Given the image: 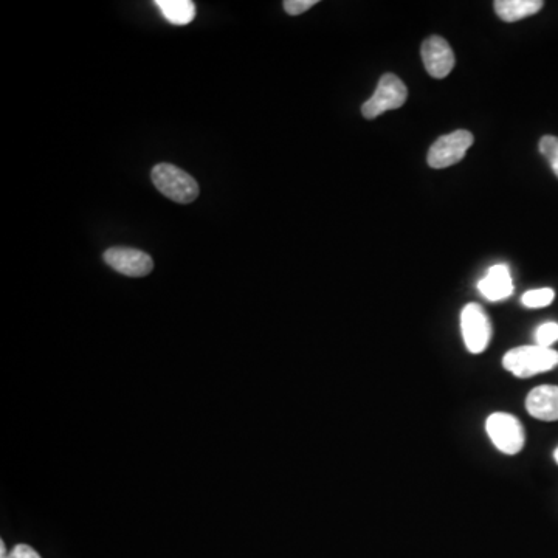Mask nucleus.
I'll return each instance as SVG.
<instances>
[{
  "label": "nucleus",
  "instance_id": "nucleus-4",
  "mask_svg": "<svg viewBox=\"0 0 558 558\" xmlns=\"http://www.w3.org/2000/svg\"><path fill=\"white\" fill-rule=\"evenodd\" d=\"M486 431L490 441L504 455H517L523 450L526 434L521 422L512 414H490L486 421Z\"/></svg>",
  "mask_w": 558,
  "mask_h": 558
},
{
  "label": "nucleus",
  "instance_id": "nucleus-12",
  "mask_svg": "<svg viewBox=\"0 0 558 558\" xmlns=\"http://www.w3.org/2000/svg\"><path fill=\"white\" fill-rule=\"evenodd\" d=\"M155 5L160 8L166 21L174 25H186L196 18V5L190 0H157Z\"/></svg>",
  "mask_w": 558,
  "mask_h": 558
},
{
  "label": "nucleus",
  "instance_id": "nucleus-6",
  "mask_svg": "<svg viewBox=\"0 0 558 558\" xmlns=\"http://www.w3.org/2000/svg\"><path fill=\"white\" fill-rule=\"evenodd\" d=\"M472 145L473 135L469 131H464V129H459L452 134L442 135L428 151V165L434 169L456 165L464 159Z\"/></svg>",
  "mask_w": 558,
  "mask_h": 558
},
{
  "label": "nucleus",
  "instance_id": "nucleus-5",
  "mask_svg": "<svg viewBox=\"0 0 558 558\" xmlns=\"http://www.w3.org/2000/svg\"><path fill=\"white\" fill-rule=\"evenodd\" d=\"M461 331L465 348L472 354L486 351L492 340V323L486 310L479 304L470 303L461 312Z\"/></svg>",
  "mask_w": 558,
  "mask_h": 558
},
{
  "label": "nucleus",
  "instance_id": "nucleus-17",
  "mask_svg": "<svg viewBox=\"0 0 558 558\" xmlns=\"http://www.w3.org/2000/svg\"><path fill=\"white\" fill-rule=\"evenodd\" d=\"M8 558H41V555L28 545L14 546L13 551L8 554Z\"/></svg>",
  "mask_w": 558,
  "mask_h": 558
},
{
  "label": "nucleus",
  "instance_id": "nucleus-18",
  "mask_svg": "<svg viewBox=\"0 0 558 558\" xmlns=\"http://www.w3.org/2000/svg\"><path fill=\"white\" fill-rule=\"evenodd\" d=\"M7 548H5V541H0V558H8Z\"/></svg>",
  "mask_w": 558,
  "mask_h": 558
},
{
  "label": "nucleus",
  "instance_id": "nucleus-16",
  "mask_svg": "<svg viewBox=\"0 0 558 558\" xmlns=\"http://www.w3.org/2000/svg\"><path fill=\"white\" fill-rule=\"evenodd\" d=\"M284 10L290 16H300V14L306 13L310 8L317 5V0H286L284 2Z\"/></svg>",
  "mask_w": 558,
  "mask_h": 558
},
{
  "label": "nucleus",
  "instance_id": "nucleus-8",
  "mask_svg": "<svg viewBox=\"0 0 558 558\" xmlns=\"http://www.w3.org/2000/svg\"><path fill=\"white\" fill-rule=\"evenodd\" d=\"M422 61H424L428 75L433 76L436 80H442L445 76L450 75L455 67L456 59L452 47L444 38L430 36L422 44Z\"/></svg>",
  "mask_w": 558,
  "mask_h": 558
},
{
  "label": "nucleus",
  "instance_id": "nucleus-14",
  "mask_svg": "<svg viewBox=\"0 0 558 558\" xmlns=\"http://www.w3.org/2000/svg\"><path fill=\"white\" fill-rule=\"evenodd\" d=\"M540 152L541 155L548 160L555 176L558 177V137H554V135H545V137L541 138Z\"/></svg>",
  "mask_w": 558,
  "mask_h": 558
},
{
  "label": "nucleus",
  "instance_id": "nucleus-9",
  "mask_svg": "<svg viewBox=\"0 0 558 558\" xmlns=\"http://www.w3.org/2000/svg\"><path fill=\"white\" fill-rule=\"evenodd\" d=\"M526 410L538 421H558V386L541 385L534 388L527 396Z\"/></svg>",
  "mask_w": 558,
  "mask_h": 558
},
{
  "label": "nucleus",
  "instance_id": "nucleus-3",
  "mask_svg": "<svg viewBox=\"0 0 558 558\" xmlns=\"http://www.w3.org/2000/svg\"><path fill=\"white\" fill-rule=\"evenodd\" d=\"M408 98V89L399 76L385 73L377 84L376 92L362 106L363 117L374 120L388 111L399 109Z\"/></svg>",
  "mask_w": 558,
  "mask_h": 558
},
{
  "label": "nucleus",
  "instance_id": "nucleus-11",
  "mask_svg": "<svg viewBox=\"0 0 558 558\" xmlns=\"http://www.w3.org/2000/svg\"><path fill=\"white\" fill-rule=\"evenodd\" d=\"M495 13L504 22H517L534 16L543 8L541 0H496Z\"/></svg>",
  "mask_w": 558,
  "mask_h": 558
},
{
  "label": "nucleus",
  "instance_id": "nucleus-13",
  "mask_svg": "<svg viewBox=\"0 0 558 558\" xmlns=\"http://www.w3.org/2000/svg\"><path fill=\"white\" fill-rule=\"evenodd\" d=\"M555 300V292L552 289H535L524 293L521 303L529 309H541L549 306Z\"/></svg>",
  "mask_w": 558,
  "mask_h": 558
},
{
  "label": "nucleus",
  "instance_id": "nucleus-7",
  "mask_svg": "<svg viewBox=\"0 0 558 558\" xmlns=\"http://www.w3.org/2000/svg\"><path fill=\"white\" fill-rule=\"evenodd\" d=\"M107 266L112 267L115 272L131 278H143L154 269V262L148 253L129 247H112L103 255Z\"/></svg>",
  "mask_w": 558,
  "mask_h": 558
},
{
  "label": "nucleus",
  "instance_id": "nucleus-1",
  "mask_svg": "<svg viewBox=\"0 0 558 558\" xmlns=\"http://www.w3.org/2000/svg\"><path fill=\"white\" fill-rule=\"evenodd\" d=\"M558 365V352L541 346H520L504 355L503 366L518 379L537 376Z\"/></svg>",
  "mask_w": 558,
  "mask_h": 558
},
{
  "label": "nucleus",
  "instance_id": "nucleus-15",
  "mask_svg": "<svg viewBox=\"0 0 558 558\" xmlns=\"http://www.w3.org/2000/svg\"><path fill=\"white\" fill-rule=\"evenodd\" d=\"M535 341L541 348H551L555 341H558V323L555 321H548L538 326L535 331Z\"/></svg>",
  "mask_w": 558,
  "mask_h": 558
},
{
  "label": "nucleus",
  "instance_id": "nucleus-19",
  "mask_svg": "<svg viewBox=\"0 0 558 558\" xmlns=\"http://www.w3.org/2000/svg\"><path fill=\"white\" fill-rule=\"evenodd\" d=\"M554 459H555V462H557V464H558V448L554 452Z\"/></svg>",
  "mask_w": 558,
  "mask_h": 558
},
{
  "label": "nucleus",
  "instance_id": "nucleus-2",
  "mask_svg": "<svg viewBox=\"0 0 558 558\" xmlns=\"http://www.w3.org/2000/svg\"><path fill=\"white\" fill-rule=\"evenodd\" d=\"M151 179L155 188L163 196L177 202V204H191L199 196V185H197L196 180L183 169L169 165V163H160V165L154 166Z\"/></svg>",
  "mask_w": 558,
  "mask_h": 558
},
{
  "label": "nucleus",
  "instance_id": "nucleus-10",
  "mask_svg": "<svg viewBox=\"0 0 558 558\" xmlns=\"http://www.w3.org/2000/svg\"><path fill=\"white\" fill-rule=\"evenodd\" d=\"M479 292L486 300H506L514 292V281L510 276L509 267L504 264H496L490 267L487 275L478 284Z\"/></svg>",
  "mask_w": 558,
  "mask_h": 558
}]
</instances>
